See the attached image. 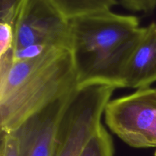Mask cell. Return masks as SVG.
Wrapping results in <instances>:
<instances>
[{
    "label": "cell",
    "mask_w": 156,
    "mask_h": 156,
    "mask_svg": "<svg viewBox=\"0 0 156 156\" xmlns=\"http://www.w3.org/2000/svg\"><path fill=\"white\" fill-rule=\"evenodd\" d=\"M15 44L13 24L0 21V58L12 53Z\"/></svg>",
    "instance_id": "cell-10"
},
{
    "label": "cell",
    "mask_w": 156,
    "mask_h": 156,
    "mask_svg": "<svg viewBox=\"0 0 156 156\" xmlns=\"http://www.w3.org/2000/svg\"><path fill=\"white\" fill-rule=\"evenodd\" d=\"M100 125L99 117L89 108L68 107L58 125L53 156H80Z\"/></svg>",
    "instance_id": "cell-6"
},
{
    "label": "cell",
    "mask_w": 156,
    "mask_h": 156,
    "mask_svg": "<svg viewBox=\"0 0 156 156\" xmlns=\"http://www.w3.org/2000/svg\"><path fill=\"white\" fill-rule=\"evenodd\" d=\"M69 21L85 15L111 10L117 0H46Z\"/></svg>",
    "instance_id": "cell-8"
},
{
    "label": "cell",
    "mask_w": 156,
    "mask_h": 156,
    "mask_svg": "<svg viewBox=\"0 0 156 156\" xmlns=\"http://www.w3.org/2000/svg\"><path fill=\"white\" fill-rule=\"evenodd\" d=\"M0 58V127L15 131L34 114L78 88L71 50L53 49L31 59Z\"/></svg>",
    "instance_id": "cell-1"
},
{
    "label": "cell",
    "mask_w": 156,
    "mask_h": 156,
    "mask_svg": "<svg viewBox=\"0 0 156 156\" xmlns=\"http://www.w3.org/2000/svg\"><path fill=\"white\" fill-rule=\"evenodd\" d=\"M74 91L34 114L14 131L21 156H53L58 125Z\"/></svg>",
    "instance_id": "cell-5"
},
{
    "label": "cell",
    "mask_w": 156,
    "mask_h": 156,
    "mask_svg": "<svg viewBox=\"0 0 156 156\" xmlns=\"http://www.w3.org/2000/svg\"><path fill=\"white\" fill-rule=\"evenodd\" d=\"M14 49L41 46L70 50L69 21L46 0H25L14 22Z\"/></svg>",
    "instance_id": "cell-4"
},
{
    "label": "cell",
    "mask_w": 156,
    "mask_h": 156,
    "mask_svg": "<svg viewBox=\"0 0 156 156\" xmlns=\"http://www.w3.org/2000/svg\"><path fill=\"white\" fill-rule=\"evenodd\" d=\"M112 136L103 124L84 148L80 156H114Z\"/></svg>",
    "instance_id": "cell-9"
},
{
    "label": "cell",
    "mask_w": 156,
    "mask_h": 156,
    "mask_svg": "<svg viewBox=\"0 0 156 156\" xmlns=\"http://www.w3.org/2000/svg\"><path fill=\"white\" fill-rule=\"evenodd\" d=\"M104 117L108 129L130 147L156 148V88L112 99Z\"/></svg>",
    "instance_id": "cell-3"
},
{
    "label": "cell",
    "mask_w": 156,
    "mask_h": 156,
    "mask_svg": "<svg viewBox=\"0 0 156 156\" xmlns=\"http://www.w3.org/2000/svg\"><path fill=\"white\" fill-rule=\"evenodd\" d=\"M25 0H0V21L13 24Z\"/></svg>",
    "instance_id": "cell-12"
},
{
    "label": "cell",
    "mask_w": 156,
    "mask_h": 156,
    "mask_svg": "<svg viewBox=\"0 0 156 156\" xmlns=\"http://www.w3.org/2000/svg\"><path fill=\"white\" fill-rule=\"evenodd\" d=\"M156 82V23L144 27L125 67L123 88L150 87Z\"/></svg>",
    "instance_id": "cell-7"
},
{
    "label": "cell",
    "mask_w": 156,
    "mask_h": 156,
    "mask_svg": "<svg viewBox=\"0 0 156 156\" xmlns=\"http://www.w3.org/2000/svg\"><path fill=\"white\" fill-rule=\"evenodd\" d=\"M69 25L78 87L123 88L125 67L144 29L138 18L110 10L69 20Z\"/></svg>",
    "instance_id": "cell-2"
},
{
    "label": "cell",
    "mask_w": 156,
    "mask_h": 156,
    "mask_svg": "<svg viewBox=\"0 0 156 156\" xmlns=\"http://www.w3.org/2000/svg\"><path fill=\"white\" fill-rule=\"evenodd\" d=\"M118 2L126 10L146 15L152 13L156 9V0H119Z\"/></svg>",
    "instance_id": "cell-13"
},
{
    "label": "cell",
    "mask_w": 156,
    "mask_h": 156,
    "mask_svg": "<svg viewBox=\"0 0 156 156\" xmlns=\"http://www.w3.org/2000/svg\"><path fill=\"white\" fill-rule=\"evenodd\" d=\"M155 156H156V151H155Z\"/></svg>",
    "instance_id": "cell-14"
},
{
    "label": "cell",
    "mask_w": 156,
    "mask_h": 156,
    "mask_svg": "<svg viewBox=\"0 0 156 156\" xmlns=\"http://www.w3.org/2000/svg\"><path fill=\"white\" fill-rule=\"evenodd\" d=\"M0 156H21L19 140L14 131H1Z\"/></svg>",
    "instance_id": "cell-11"
}]
</instances>
